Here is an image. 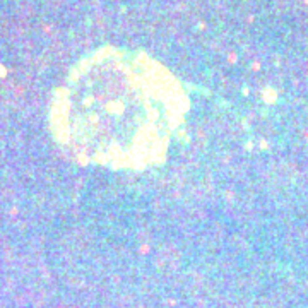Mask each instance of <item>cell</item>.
<instances>
[{
	"label": "cell",
	"instance_id": "obj_1",
	"mask_svg": "<svg viewBox=\"0 0 308 308\" xmlns=\"http://www.w3.org/2000/svg\"><path fill=\"white\" fill-rule=\"evenodd\" d=\"M187 106L182 84L156 60L103 50L60 93L58 139L82 163L146 170L164 159Z\"/></svg>",
	"mask_w": 308,
	"mask_h": 308
}]
</instances>
